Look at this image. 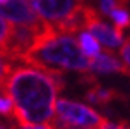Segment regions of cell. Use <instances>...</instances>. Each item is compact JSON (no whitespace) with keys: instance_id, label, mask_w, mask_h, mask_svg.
Instances as JSON below:
<instances>
[{"instance_id":"cell-1","label":"cell","mask_w":130,"mask_h":129,"mask_svg":"<svg viewBox=\"0 0 130 129\" xmlns=\"http://www.w3.org/2000/svg\"><path fill=\"white\" fill-rule=\"evenodd\" d=\"M63 84V72L43 71L27 64L14 65L4 91L14 103L15 126H50Z\"/></svg>"},{"instance_id":"cell-2","label":"cell","mask_w":130,"mask_h":129,"mask_svg":"<svg viewBox=\"0 0 130 129\" xmlns=\"http://www.w3.org/2000/svg\"><path fill=\"white\" fill-rule=\"evenodd\" d=\"M19 62L43 71H77L87 74L91 71V58L82 53L74 34L58 33L52 24L45 28L38 41Z\"/></svg>"},{"instance_id":"cell-3","label":"cell","mask_w":130,"mask_h":129,"mask_svg":"<svg viewBox=\"0 0 130 129\" xmlns=\"http://www.w3.org/2000/svg\"><path fill=\"white\" fill-rule=\"evenodd\" d=\"M106 121L99 112L87 107L84 103L58 98L55 103V114L48 127L52 129H72L82 126V127H99Z\"/></svg>"},{"instance_id":"cell-4","label":"cell","mask_w":130,"mask_h":129,"mask_svg":"<svg viewBox=\"0 0 130 129\" xmlns=\"http://www.w3.org/2000/svg\"><path fill=\"white\" fill-rule=\"evenodd\" d=\"M31 5L39 19L58 29L80 14L84 0H32Z\"/></svg>"},{"instance_id":"cell-5","label":"cell","mask_w":130,"mask_h":129,"mask_svg":"<svg viewBox=\"0 0 130 129\" xmlns=\"http://www.w3.org/2000/svg\"><path fill=\"white\" fill-rule=\"evenodd\" d=\"M82 16H84V29L89 31L94 38L99 41V45H103L106 50L110 48H118L123 45V33L118 31L117 28L106 24L101 17V14L98 12L94 7L84 5L82 9Z\"/></svg>"},{"instance_id":"cell-6","label":"cell","mask_w":130,"mask_h":129,"mask_svg":"<svg viewBox=\"0 0 130 129\" xmlns=\"http://www.w3.org/2000/svg\"><path fill=\"white\" fill-rule=\"evenodd\" d=\"M0 17L14 26H32L41 21L27 0H7L0 5Z\"/></svg>"},{"instance_id":"cell-7","label":"cell","mask_w":130,"mask_h":129,"mask_svg":"<svg viewBox=\"0 0 130 129\" xmlns=\"http://www.w3.org/2000/svg\"><path fill=\"white\" fill-rule=\"evenodd\" d=\"M89 72L91 74H123V76L130 77V69L110 50L101 52L98 57L92 58Z\"/></svg>"},{"instance_id":"cell-8","label":"cell","mask_w":130,"mask_h":129,"mask_svg":"<svg viewBox=\"0 0 130 129\" xmlns=\"http://www.w3.org/2000/svg\"><path fill=\"white\" fill-rule=\"evenodd\" d=\"M122 98H123V95L120 91L103 88L98 83H94L89 90L86 91V100L89 103H92V105H99V107H104V105L111 103L113 100H122Z\"/></svg>"},{"instance_id":"cell-9","label":"cell","mask_w":130,"mask_h":129,"mask_svg":"<svg viewBox=\"0 0 130 129\" xmlns=\"http://www.w3.org/2000/svg\"><path fill=\"white\" fill-rule=\"evenodd\" d=\"M77 41H79V46H80L82 53H84L87 58H94V57H98V55L101 53V45H99V41H98L89 31H86V29L79 31L77 33Z\"/></svg>"},{"instance_id":"cell-10","label":"cell","mask_w":130,"mask_h":129,"mask_svg":"<svg viewBox=\"0 0 130 129\" xmlns=\"http://www.w3.org/2000/svg\"><path fill=\"white\" fill-rule=\"evenodd\" d=\"M110 17L113 21V28H117L118 31L123 33V29L130 28V12L127 10V7H117L110 12Z\"/></svg>"},{"instance_id":"cell-11","label":"cell","mask_w":130,"mask_h":129,"mask_svg":"<svg viewBox=\"0 0 130 129\" xmlns=\"http://www.w3.org/2000/svg\"><path fill=\"white\" fill-rule=\"evenodd\" d=\"M12 67H14L12 60L4 57V55L0 53V91H4V84H5L7 77H9V74L12 71Z\"/></svg>"},{"instance_id":"cell-12","label":"cell","mask_w":130,"mask_h":129,"mask_svg":"<svg viewBox=\"0 0 130 129\" xmlns=\"http://www.w3.org/2000/svg\"><path fill=\"white\" fill-rule=\"evenodd\" d=\"M0 115H5V117L14 115V103L5 91H0Z\"/></svg>"},{"instance_id":"cell-13","label":"cell","mask_w":130,"mask_h":129,"mask_svg":"<svg viewBox=\"0 0 130 129\" xmlns=\"http://www.w3.org/2000/svg\"><path fill=\"white\" fill-rule=\"evenodd\" d=\"M120 58H122V62L130 69V36L123 41V45L120 46Z\"/></svg>"},{"instance_id":"cell-14","label":"cell","mask_w":130,"mask_h":129,"mask_svg":"<svg viewBox=\"0 0 130 129\" xmlns=\"http://www.w3.org/2000/svg\"><path fill=\"white\" fill-rule=\"evenodd\" d=\"M9 33H10V24H9L5 19L0 17V50L5 45L7 38H9Z\"/></svg>"},{"instance_id":"cell-15","label":"cell","mask_w":130,"mask_h":129,"mask_svg":"<svg viewBox=\"0 0 130 129\" xmlns=\"http://www.w3.org/2000/svg\"><path fill=\"white\" fill-rule=\"evenodd\" d=\"M98 129H130V126L127 122H118V124L117 122H110V121L106 119Z\"/></svg>"},{"instance_id":"cell-16","label":"cell","mask_w":130,"mask_h":129,"mask_svg":"<svg viewBox=\"0 0 130 129\" xmlns=\"http://www.w3.org/2000/svg\"><path fill=\"white\" fill-rule=\"evenodd\" d=\"M19 129H52V127H48V126H24Z\"/></svg>"},{"instance_id":"cell-17","label":"cell","mask_w":130,"mask_h":129,"mask_svg":"<svg viewBox=\"0 0 130 129\" xmlns=\"http://www.w3.org/2000/svg\"><path fill=\"white\" fill-rule=\"evenodd\" d=\"M7 129H19V127H17L15 124H12V126H9V127H7Z\"/></svg>"},{"instance_id":"cell-18","label":"cell","mask_w":130,"mask_h":129,"mask_svg":"<svg viewBox=\"0 0 130 129\" xmlns=\"http://www.w3.org/2000/svg\"><path fill=\"white\" fill-rule=\"evenodd\" d=\"M5 2H7V0H0V5H2V4H5Z\"/></svg>"},{"instance_id":"cell-19","label":"cell","mask_w":130,"mask_h":129,"mask_svg":"<svg viewBox=\"0 0 130 129\" xmlns=\"http://www.w3.org/2000/svg\"><path fill=\"white\" fill-rule=\"evenodd\" d=\"M0 129H7V127H5V126H0Z\"/></svg>"},{"instance_id":"cell-20","label":"cell","mask_w":130,"mask_h":129,"mask_svg":"<svg viewBox=\"0 0 130 129\" xmlns=\"http://www.w3.org/2000/svg\"><path fill=\"white\" fill-rule=\"evenodd\" d=\"M72 129H75V127H72ZM80 129H89V127H80Z\"/></svg>"},{"instance_id":"cell-21","label":"cell","mask_w":130,"mask_h":129,"mask_svg":"<svg viewBox=\"0 0 130 129\" xmlns=\"http://www.w3.org/2000/svg\"><path fill=\"white\" fill-rule=\"evenodd\" d=\"M0 126H2V124H0Z\"/></svg>"}]
</instances>
